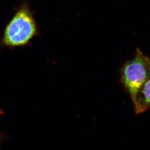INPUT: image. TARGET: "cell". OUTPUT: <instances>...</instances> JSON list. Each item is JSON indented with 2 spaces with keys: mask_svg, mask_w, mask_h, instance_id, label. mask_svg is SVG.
<instances>
[{
  "mask_svg": "<svg viewBox=\"0 0 150 150\" xmlns=\"http://www.w3.org/2000/svg\"><path fill=\"white\" fill-rule=\"evenodd\" d=\"M120 74L122 83L133 102L143 85L150 78V58L140 49H136L135 57L124 64Z\"/></svg>",
  "mask_w": 150,
  "mask_h": 150,
  "instance_id": "obj_2",
  "label": "cell"
},
{
  "mask_svg": "<svg viewBox=\"0 0 150 150\" xmlns=\"http://www.w3.org/2000/svg\"><path fill=\"white\" fill-rule=\"evenodd\" d=\"M136 114H140L150 108V77L143 85L133 102Z\"/></svg>",
  "mask_w": 150,
  "mask_h": 150,
  "instance_id": "obj_3",
  "label": "cell"
},
{
  "mask_svg": "<svg viewBox=\"0 0 150 150\" xmlns=\"http://www.w3.org/2000/svg\"><path fill=\"white\" fill-rule=\"evenodd\" d=\"M40 34L30 6L24 1L6 26L1 42L4 45L11 48L24 47Z\"/></svg>",
  "mask_w": 150,
  "mask_h": 150,
  "instance_id": "obj_1",
  "label": "cell"
}]
</instances>
